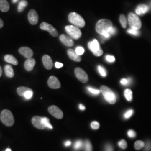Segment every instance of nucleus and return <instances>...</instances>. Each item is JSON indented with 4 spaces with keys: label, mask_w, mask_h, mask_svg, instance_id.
Listing matches in <instances>:
<instances>
[{
    "label": "nucleus",
    "mask_w": 151,
    "mask_h": 151,
    "mask_svg": "<svg viewBox=\"0 0 151 151\" xmlns=\"http://www.w3.org/2000/svg\"><path fill=\"white\" fill-rule=\"evenodd\" d=\"M87 89L88 91L90 92H91L92 94H95V95H97L100 93V90H97V89H95V88H93L91 87H87Z\"/></svg>",
    "instance_id": "obj_33"
},
{
    "label": "nucleus",
    "mask_w": 151,
    "mask_h": 151,
    "mask_svg": "<svg viewBox=\"0 0 151 151\" xmlns=\"http://www.w3.org/2000/svg\"><path fill=\"white\" fill-rule=\"evenodd\" d=\"M63 65L62 63H61L60 62H55V66L57 68H60L62 67Z\"/></svg>",
    "instance_id": "obj_43"
},
{
    "label": "nucleus",
    "mask_w": 151,
    "mask_h": 151,
    "mask_svg": "<svg viewBox=\"0 0 151 151\" xmlns=\"http://www.w3.org/2000/svg\"><path fill=\"white\" fill-rule=\"evenodd\" d=\"M70 145H71V142L70 141V140H67V141H65V145L66 147L70 146Z\"/></svg>",
    "instance_id": "obj_44"
},
{
    "label": "nucleus",
    "mask_w": 151,
    "mask_h": 151,
    "mask_svg": "<svg viewBox=\"0 0 151 151\" xmlns=\"http://www.w3.org/2000/svg\"><path fill=\"white\" fill-rule=\"evenodd\" d=\"M42 122L44 125L45 126V127H47L49 129H53V127L52 126V125L50 124L49 123V119L46 117H44L42 118Z\"/></svg>",
    "instance_id": "obj_28"
},
{
    "label": "nucleus",
    "mask_w": 151,
    "mask_h": 151,
    "mask_svg": "<svg viewBox=\"0 0 151 151\" xmlns=\"http://www.w3.org/2000/svg\"><path fill=\"white\" fill-rule=\"evenodd\" d=\"M42 62L44 67L47 70H50L52 68L53 66V63L51 57L49 55L47 54L43 55L42 57Z\"/></svg>",
    "instance_id": "obj_15"
},
{
    "label": "nucleus",
    "mask_w": 151,
    "mask_h": 151,
    "mask_svg": "<svg viewBox=\"0 0 151 151\" xmlns=\"http://www.w3.org/2000/svg\"><path fill=\"white\" fill-rule=\"evenodd\" d=\"M85 151H92L91 144L89 140H87L85 141Z\"/></svg>",
    "instance_id": "obj_31"
},
{
    "label": "nucleus",
    "mask_w": 151,
    "mask_h": 151,
    "mask_svg": "<svg viewBox=\"0 0 151 151\" xmlns=\"http://www.w3.org/2000/svg\"><path fill=\"white\" fill-rule=\"evenodd\" d=\"M31 88L27 87L20 86L17 88V94L20 96H24V94L29 90H30Z\"/></svg>",
    "instance_id": "obj_23"
},
{
    "label": "nucleus",
    "mask_w": 151,
    "mask_h": 151,
    "mask_svg": "<svg viewBox=\"0 0 151 151\" xmlns=\"http://www.w3.org/2000/svg\"><path fill=\"white\" fill-rule=\"evenodd\" d=\"M35 60L32 58H27L25 62L24 63V68L26 70L30 72L33 70L34 65H35Z\"/></svg>",
    "instance_id": "obj_17"
},
{
    "label": "nucleus",
    "mask_w": 151,
    "mask_h": 151,
    "mask_svg": "<svg viewBox=\"0 0 151 151\" xmlns=\"http://www.w3.org/2000/svg\"><path fill=\"white\" fill-rule=\"evenodd\" d=\"M67 54H68V55L69 56L70 59L75 61V62H81V60H82L80 55L77 54L76 53L75 51H74L72 49H68Z\"/></svg>",
    "instance_id": "obj_18"
},
{
    "label": "nucleus",
    "mask_w": 151,
    "mask_h": 151,
    "mask_svg": "<svg viewBox=\"0 0 151 151\" xmlns=\"http://www.w3.org/2000/svg\"><path fill=\"white\" fill-rule=\"evenodd\" d=\"M119 20L122 25V27L123 28H126L127 26V22H128L126 16L123 14H121L119 16Z\"/></svg>",
    "instance_id": "obj_26"
},
{
    "label": "nucleus",
    "mask_w": 151,
    "mask_h": 151,
    "mask_svg": "<svg viewBox=\"0 0 151 151\" xmlns=\"http://www.w3.org/2000/svg\"><path fill=\"white\" fill-rule=\"evenodd\" d=\"M133 110H132V109H130L124 114V117L125 118H129V117L132 116V115L133 114Z\"/></svg>",
    "instance_id": "obj_40"
},
{
    "label": "nucleus",
    "mask_w": 151,
    "mask_h": 151,
    "mask_svg": "<svg viewBox=\"0 0 151 151\" xmlns=\"http://www.w3.org/2000/svg\"><path fill=\"white\" fill-rule=\"evenodd\" d=\"M68 19L70 22L72 24V25H74L77 27L82 28L85 25V22L83 18L80 15L75 12H72L70 13Z\"/></svg>",
    "instance_id": "obj_2"
},
{
    "label": "nucleus",
    "mask_w": 151,
    "mask_h": 151,
    "mask_svg": "<svg viewBox=\"0 0 151 151\" xmlns=\"http://www.w3.org/2000/svg\"><path fill=\"white\" fill-rule=\"evenodd\" d=\"M105 151H113V148L111 145H107L105 147Z\"/></svg>",
    "instance_id": "obj_42"
},
{
    "label": "nucleus",
    "mask_w": 151,
    "mask_h": 151,
    "mask_svg": "<svg viewBox=\"0 0 151 151\" xmlns=\"http://www.w3.org/2000/svg\"><path fill=\"white\" fill-rule=\"evenodd\" d=\"M32 95H33V91H32V90L31 89L30 90L27 91L24 94V97H25V99H31L32 97Z\"/></svg>",
    "instance_id": "obj_35"
},
{
    "label": "nucleus",
    "mask_w": 151,
    "mask_h": 151,
    "mask_svg": "<svg viewBox=\"0 0 151 151\" xmlns=\"http://www.w3.org/2000/svg\"><path fill=\"white\" fill-rule=\"evenodd\" d=\"M19 52L22 55L25 57L27 58H30L33 55V51L32 49L27 47H22L19 49Z\"/></svg>",
    "instance_id": "obj_16"
},
{
    "label": "nucleus",
    "mask_w": 151,
    "mask_h": 151,
    "mask_svg": "<svg viewBox=\"0 0 151 151\" xmlns=\"http://www.w3.org/2000/svg\"><path fill=\"white\" fill-rule=\"evenodd\" d=\"M106 60L109 62H114L115 61V57L113 55H106Z\"/></svg>",
    "instance_id": "obj_41"
},
{
    "label": "nucleus",
    "mask_w": 151,
    "mask_h": 151,
    "mask_svg": "<svg viewBox=\"0 0 151 151\" xmlns=\"http://www.w3.org/2000/svg\"><path fill=\"white\" fill-rule=\"evenodd\" d=\"M118 145L122 149H125L127 147V143L124 139H122L118 142Z\"/></svg>",
    "instance_id": "obj_32"
},
{
    "label": "nucleus",
    "mask_w": 151,
    "mask_h": 151,
    "mask_svg": "<svg viewBox=\"0 0 151 151\" xmlns=\"http://www.w3.org/2000/svg\"><path fill=\"white\" fill-rule=\"evenodd\" d=\"M82 142L81 140H77L75 144L74 145V148L76 150H79L82 147Z\"/></svg>",
    "instance_id": "obj_36"
},
{
    "label": "nucleus",
    "mask_w": 151,
    "mask_h": 151,
    "mask_svg": "<svg viewBox=\"0 0 151 151\" xmlns=\"http://www.w3.org/2000/svg\"><path fill=\"white\" fill-rule=\"evenodd\" d=\"M127 32L129 33L130 34L135 35V36H138L140 34V32L138 31V30H136L135 29H133V28L129 29L128 30Z\"/></svg>",
    "instance_id": "obj_30"
},
{
    "label": "nucleus",
    "mask_w": 151,
    "mask_h": 151,
    "mask_svg": "<svg viewBox=\"0 0 151 151\" xmlns=\"http://www.w3.org/2000/svg\"><path fill=\"white\" fill-rule=\"evenodd\" d=\"M42 118L43 117H41L39 116H35L32 117V123L33 124V125L34 126V127L37 128L39 129H44L46 128L45 126L43 123Z\"/></svg>",
    "instance_id": "obj_13"
},
{
    "label": "nucleus",
    "mask_w": 151,
    "mask_h": 151,
    "mask_svg": "<svg viewBox=\"0 0 151 151\" xmlns=\"http://www.w3.org/2000/svg\"><path fill=\"white\" fill-rule=\"evenodd\" d=\"M60 41L67 47H72L74 45V42L73 39L69 35H67L65 34H61L60 36Z\"/></svg>",
    "instance_id": "obj_14"
},
{
    "label": "nucleus",
    "mask_w": 151,
    "mask_h": 151,
    "mask_svg": "<svg viewBox=\"0 0 151 151\" xmlns=\"http://www.w3.org/2000/svg\"><path fill=\"white\" fill-rule=\"evenodd\" d=\"M4 25V23L3 20L0 18V28H2L3 27Z\"/></svg>",
    "instance_id": "obj_46"
},
{
    "label": "nucleus",
    "mask_w": 151,
    "mask_h": 151,
    "mask_svg": "<svg viewBox=\"0 0 151 151\" xmlns=\"http://www.w3.org/2000/svg\"><path fill=\"white\" fill-rule=\"evenodd\" d=\"M75 73L77 78L82 83H87L88 81V76L86 72L80 67H77L75 70Z\"/></svg>",
    "instance_id": "obj_9"
},
{
    "label": "nucleus",
    "mask_w": 151,
    "mask_h": 151,
    "mask_svg": "<svg viewBox=\"0 0 151 151\" xmlns=\"http://www.w3.org/2000/svg\"><path fill=\"white\" fill-rule=\"evenodd\" d=\"M79 107H80V109L81 110H84L85 109V107L82 104H80Z\"/></svg>",
    "instance_id": "obj_47"
},
{
    "label": "nucleus",
    "mask_w": 151,
    "mask_h": 151,
    "mask_svg": "<svg viewBox=\"0 0 151 151\" xmlns=\"http://www.w3.org/2000/svg\"><path fill=\"white\" fill-rule=\"evenodd\" d=\"M0 119L2 123L7 127L12 126L15 123V119L11 111L5 109L0 114Z\"/></svg>",
    "instance_id": "obj_3"
},
{
    "label": "nucleus",
    "mask_w": 151,
    "mask_h": 151,
    "mask_svg": "<svg viewBox=\"0 0 151 151\" xmlns=\"http://www.w3.org/2000/svg\"><path fill=\"white\" fill-rule=\"evenodd\" d=\"M18 1H19V0H12V2L14 4H16Z\"/></svg>",
    "instance_id": "obj_48"
},
{
    "label": "nucleus",
    "mask_w": 151,
    "mask_h": 151,
    "mask_svg": "<svg viewBox=\"0 0 151 151\" xmlns=\"http://www.w3.org/2000/svg\"><path fill=\"white\" fill-rule=\"evenodd\" d=\"M27 6V2L26 0H22L19 4L17 7V10L19 12H21L23 11L25 8Z\"/></svg>",
    "instance_id": "obj_24"
},
{
    "label": "nucleus",
    "mask_w": 151,
    "mask_h": 151,
    "mask_svg": "<svg viewBox=\"0 0 151 151\" xmlns=\"http://www.w3.org/2000/svg\"><path fill=\"white\" fill-rule=\"evenodd\" d=\"M113 27V26L112 22L110 20L104 19L97 22L96 24L95 29L98 34H100L105 39H107L111 36L110 31Z\"/></svg>",
    "instance_id": "obj_1"
},
{
    "label": "nucleus",
    "mask_w": 151,
    "mask_h": 151,
    "mask_svg": "<svg viewBox=\"0 0 151 151\" xmlns=\"http://www.w3.org/2000/svg\"><path fill=\"white\" fill-rule=\"evenodd\" d=\"M91 127L93 129H97L100 127V124L96 121H93L91 124Z\"/></svg>",
    "instance_id": "obj_37"
},
{
    "label": "nucleus",
    "mask_w": 151,
    "mask_h": 151,
    "mask_svg": "<svg viewBox=\"0 0 151 151\" xmlns=\"http://www.w3.org/2000/svg\"><path fill=\"white\" fill-rule=\"evenodd\" d=\"M98 70L99 73H100V75L103 76V77H105L107 75V73H106V70L105 69L104 67H103L101 65L98 66Z\"/></svg>",
    "instance_id": "obj_29"
},
{
    "label": "nucleus",
    "mask_w": 151,
    "mask_h": 151,
    "mask_svg": "<svg viewBox=\"0 0 151 151\" xmlns=\"http://www.w3.org/2000/svg\"><path fill=\"white\" fill-rule=\"evenodd\" d=\"M145 143H144V142L142 140H137V142H135L134 144V147L137 150H139L143 147H145Z\"/></svg>",
    "instance_id": "obj_27"
},
{
    "label": "nucleus",
    "mask_w": 151,
    "mask_h": 151,
    "mask_svg": "<svg viewBox=\"0 0 151 151\" xmlns=\"http://www.w3.org/2000/svg\"><path fill=\"white\" fill-rule=\"evenodd\" d=\"M100 90L103 93L105 99L108 103L111 104H114L116 103V97L113 91L108 87L103 85L100 87Z\"/></svg>",
    "instance_id": "obj_4"
},
{
    "label": "nucleus",
    "mask_w": 151,
    "mask_h": 151,
    "mask_svg": "<svg viewBox=\"0 0 151 151\" xmlns=\"http://www.w3.org/2000/svg\"><path fill=\"white\" fill-rule=\"evenodd\" d=\"M128 137H130V138H135V137H136V133H135V132L134 130H129L128 132Z\"/></svg>",
    "instance_id": "obj_39"
},
{
    "label": "nucleus",
    "mask_w": 151,
    "mask_h": 151,
    "mask_svg": "<svg viewBox=\"0 0 151 151\" xmlns=\"http://www.w3.org/2000/svg\"><path fill=\"white\" fill-rule=\"evenodd\" d=\"M6 75L9 78H12L14 76V71L13 68L10 65H6L4 68Z\"/></svg>",
    "instance_id": "obj_22"
},
{
    "label": "nucleus",
    "mask_w": 151,
    "mask_h": 151,
    "mask_svg": "<svg viewBox=\"0 0 151 151\" xmlns=\"http://www.w3.org/2000/svg\"><path fill=\"white\" fill-rule=\"evenodd\" d=\"M150 146H151V144L148 142H147V146H146V150H149L151 149V147H150Z\"/></svg>",
    "instance_id": "obj_45"
},
{
    "label": "nucleus",
    "mask_w": 151,
    "mask_h": 151,
    "mask_svg": "<svg viewBox=\"0 0 151 151\" xmlns=\"http://www.w3.org/2000/svg\"><path fill=\"white\" fill-rule=\"evenodd\" d=\"M6 151H11V150L10 148H7V149L6 150Z\"/></svg>",
    "instance_id": "obj_50"
},
{
    "label": "nucleus",
    "mask_w": 151,
    "mask_h": 151,
    "mask_svg": "<svg viewBox=\"0 0 151 151\" xmlns=\"http://www.w3.org/2000/svg\"><path fill=\"white\" fill-rule=\"evenodd\" d=\"M128 22L130 28L139 30L142 27V22L137 14L130 12L128 17Z\"/></svg>",
    "instance_id": "obj_5"
},
{
    "label": "nucleus",
    "mask_w": 151,
    "mask_h": 151,
    "mask_svg": "<svg viewBox=\"0 0 151 151\" xmlns=\"http://www.w3.org/2000/svg\"><path fill=\"white\" fill-rule=\"evenodd\" d=\"M131 81L130 78L128 79H126V78H123L120 80V83L123 85H128V84H129L130 81Z\"/></svg>",
    "instance_id": "obj_38"
},
{
    "label": "nucleus",
    "mask_w": 151,
    "mask_h": 151,
    "mask_svg": "<svg viewBox=\"0 0 151 151\" xmlns=\"http://www.w3.org/2000/svg\"><path fill=\"white\" fill-rule=\"evenodd\" d=\"M10 9V5L7 0H0V10L7 12Z\"/></svg>",
    "instance_id": "obj_21"
},
{
    "label": "nucleus",
    "mask_w": 151,
    "mask_h": 151,
    "mask_svg": "<svg viewBox=\"0 0 151 151\" xmlns=\"http://www.w3.org/2000/svg\"><path fill=\"white\" fill-rule=\"evenodd\" d=\"M65 32L68 35L73 39H78L82 36V32L79 27L74 25H67L65 27Z\"/></svg>",
    "instance_id": "obj_6"
},
{
    "label": "nucleus",
    "mask_w": 151,
    "mask_h": 151,
    "mask_svg": "<svg viewBox=\"0 0 151 151\" xmlns=\"http://www.w3.org/2000/svg\"><path fill=\"white\" fill-rule=\"evenodd\" d=\"M28 20L30 24L32 25H37L39 21V16L37 12L35 10H31L28 13Z\"/></svg>",
    "instance_id": "obj_11"
},
{
    "label": "nucleus",
    "mask_w": 151,
    "mask_h": 151,
    "mask_svg": "<svg viewBox=\"0 0 151 151\" xmlns=\"http://www.w3.org/2000/svg\"><path fill=\"white\" fill-rule=\"evenodd\" d=\"M124 96L128 101H131L133 99V93L131 90L126 89L124 91Z\"/></svg>",
    "instance_id": "obj_25"
},
{
    "label": "nucleus",
    "mask_w": 151,
    "mask_h": 151,
    "mask_svg": "<svg viewBox=\"0 0 151 151\" xmlns=\"http://www.w3.org/2000/svg\"><path fill=\"white\" fill-rule=\"evenodd\" d=\"M75 52L76 53L78 54V55H82V54L84 53L85 49L83 48L82 47H77L76 49Z\"/></svg>",
    "instance_id": "obj_34"
},
{
    "label": "nucleus",
    "mask_w": 151,
    "mask_h": 151,
    "mask_svg": "<svg viewBox=\"0 0 151 151\" xmlns=\"http://www.w3.org/2000/svg\"><path fill=\"white\" fill-rule=\"evenodd\" d=\"M149 10L148 6L145 4H141L138 6L135 9V12L136 14L138 15H142L146 12H147Z\"/></svg>",
    "instance_id": "obj_19"
},
{
    "label": "nucleus",
    "mask_w": 151,
    "mask_h": 151,
    "mask_svg": "<svg viewBox=\"0 0 151 151\" xmlns=\"http://www.w3.org/2000/svg\"><path fill=\"white\" fill-rule=\"evenodd\" d=\"M48 85L52 89H58L61 86L59 80L54 76H52L49 78Z\"/></svg>",
    "instance_id": "obj_12"
},
{
    "label": "nucleus",
    "mask_w": 151,
    "mask_h": 151,
    "mask_svg": "<svg viewBox=\"0 0 151 151\" xmlns=\"http://www.w3.org/2000/svg\"><path fill=\"white\" fill-rule=\"evenodd\" d=\"M2 68L0 66V77L2 76Z\"/></svg>",
    "instance_id": "obj_49"
},
{
    "label": "nucleus",
    "mask_w": 151,
    "mask_h": 151,
    "mask_svg": "<svg viewBox=\"0 0 151 151\" xmlns=\"http://www.w3.org/2000/svg\"><path fill=\"white\" fill-rule=\"evenodd\" d=\"M88 47L95 56L100 57L103 55V49L101 48L96 39H93L92 41L88 43Z\"/></svg>",
    "instance_id": "obj_7"
},
{
    "label": "nucleus",
    "mask_w": 151,
    "mask_h": 151,
    "mask_svg": "<svg viewBox=\"0 0 151 151\" xmlns=\"http://www.w3.org/2000/svg\"><path fill=\"white\" fill-rule=\"evenodd\" d=\"M40 28L42 30L47 31L52 36L54 37H57L58 35V32L57 29L52 25L46 22H43L40 25Z\"/></svg>",
    "instance_id": "obj_8"
},
{
    "label": "nucleus",
    "mask_w": 151,
    "mask_h": 151,
    "mask_svg": "<svg viewBox=\"0 0 151 151\" xmlns=\"http://www.w3.org/2000/svg\"><path fill=\"white\" fill-rule=\"evenodd\" d=\"M4 60L6 62L10 63L12 65H18V61L16 60V58L11 54H6L4 57Z\"/></svg>",
    "instance_id": "obj_20"
},
{
    "label": "nucleus",
    "mask_w": 151,
    "mask_h": 151,
    "mask_svg": "<svg viewBox=\"0 0 151 151\" xmlns=\"http://www.w3.org/2000/svg\"><path fill=\"white\" fill-rule=\"evenodd\" d=\"M48 111L52 116L55 118L61 119L63 117V113L60 108L55 105L50 106L48 108Z\"/></svg>",
    "instance_id": "obj_10"
}]
</instances>
